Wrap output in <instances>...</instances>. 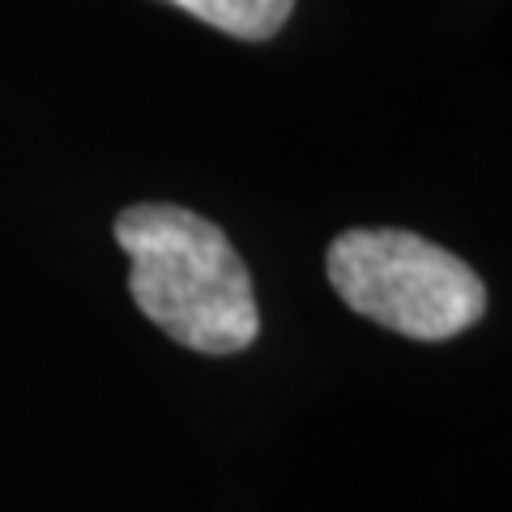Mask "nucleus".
<instances>
[{
  "mask_svg": "<svg viewBox=\"0 0 512 512\" xmlns=\"http://www.w3.org/2000/svg\"><path fill=\"white\" fill-rule=\"evenodd\" d=\"M128 252V295L171 342L201 355H239L261 333L244 256L222 227L184 205H128L116 218Z\"/></svg>",
  "mask_w": 512,
  "mask_h": 512,
  "instance_id": "1",
  "label": "nucleus"
},
{
  "mask_svg": "<svg viewBox=\"0 0 512 512\" xmlns=\"http://www.w3.org/2000/svg\"><path fill=\"white\" fill-rule=\"evenodd\" d=\"M325 269L350 312L414 342H448L487 312L483 278L461 256L414 231H342Z\"/></svg>",
  "mask_w": 512,
  "mask_h": 512,
  "instance_id": "2",
  "label": "nucleus"
},
{
  "mask_svg": "<svg viewBox=\"0 0 512 512\" xmlns=\"http://www.w3.org/2000/svg\"><path fill=\"white\" fill-rule=\"evenodd\" d=\"M171 5L188 9L192 18L210 22L222 35L235 39H274L282 22L291 18L295 0H171Z\"/></svg>",
  "mask_w": 512,
  "mask_h": 512,
  "instance_id": "3",
  "label": "nucleus"
}]
</instances>
